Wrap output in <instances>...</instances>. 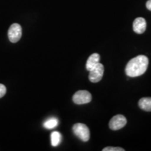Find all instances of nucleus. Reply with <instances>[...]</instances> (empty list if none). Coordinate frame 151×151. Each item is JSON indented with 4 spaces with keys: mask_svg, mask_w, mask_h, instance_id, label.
Listing matches in <instances>:
<instances>
[{
    "mask_svg": "<svg viewBox=\"0 0 151 151\" xmlns=\"http://www.w3.org/2000/svg\"><path fill=\"white\" fill-rule=\"evenodd\" d=\"M148 59L145 55H138L129 60L125 67V73L129 77H137L146 72L148 67Z\"/></svg>",
    "mask_w": 151,
    "mask_h": 151,
    "instance_id": "obj_1",
    "label": "nucleus"
},
{
    "mask_svg": "<svg viewBox=\"0 0 151 151\" xmlns=\"http://www.w3.org/2000/svg\"><path fill=\"white\" fill-rule=\"evenodd\" d=\"M72 129L73 134L81 141L84 142L89 141L90 137V129L86 124L76 123L73 126Z\"/></svg>",
    "mask_w": 151,
    "mask_h": 151,
    "instance_id": "obj_2",
    "label": "nucleus"
},
{
    "mask_svg": "<svg viewBox=\"0 0 151 151\" xmlns=\"http://www.w3.org/2000/svg\"><path fill=\"white\" fill-rule=\"evenodd\" d=\"M92 101V95L87 90H79L73 96V101L76 104H85Z\"/></svg>",
    "mask_w": 151,
    "mask_h": 151,
    "instance_id": "obj_3",
    "label": "nucleus"
},
{
    "mask_svg": "<svg viewBox=\"0 0 151 151\" xmlns=\"http://www.w3.org/2000/svg\"><path fill=\"white\" fill-rule=\"evenodd\" d=\"M22 37V27L18 23L12 24L8 31V37L9 41L12 43H16Z\"/></svg>",
    "mask_w": 151,
    "mask_h": 151,
    "instance_id": "obj_4",
    "label": "nucleus"
},
{
    "mask_svg": "<svg viewBox=\"0 0 151 151\" xmlns=\"http://www.w3.org/2000/svg\"><path fill=\"white\" fill-rule=\"evenodd\" d=\"M89 71V80L92 83H98L102 79L104 68L102 64L98 63Z\"/></svg>",
    "mask_w": 151,
    "mask_h": 151,
    "instance_id": "obj_5",
    "label": "nucleus"
},
{
    "mask_svg": "<svg viewBox=\"0 0 151 151\" xmlns=\"http://www.w3.org/2000/svg\"><path fill=\"white\" fill-rule=\"evenodd\" d=\"M127 124V119L122 115L118 114L113 116L109 122V127L111 129L118 130L122 129Z\"/></svg>",
    "mask_w": 151,
    "mask_h": 151,
    "instance_id": "obj_6",
    "label": "nucleus"
},
{
    "mask_svg": "<svg viewBox=\"0 0 151 151\" xmlns=\"http://www.w3.org/2000/svg\"><path fill=\"white\" fill-rule=\"evenodd\" d=\"M133 29L137 34H143L146 29V21L143 18H137L133 22Z\"/></svg>",
    "mask_w": 151,
    "mask_h": 151,
    "instance_id": "obj_7",
    "label": "nucleus"
},
{
    "mask_svg": "<svg viewBox=\"0 0 151 151\" xmlns=\"http://www.w3.org/2000/svg\"><path fill=\"white\" fill-rule=\"evenodd\" d=\"M100 55L98 53H93L91 55L86 62V69L88 71H90L95 67L98 63H99Z\"/></svg>",
    "mask_w": 151,
    "mask_h": 151,
    "instance_id": "obj_8",
    "label": "nucleus"
},
{
    "mask_svg": "<svg viewBox=\"0 0 151 151\" xmlns=\"http://www.w3.org/2000/svg\"><path fill=\"white\" fill-rule=\"evenodd\" d=\"M140 109L146 111H151V97H143L139 100Z\"/></svg>",
    "mask_w": 151,
    "mask_h": 151,
    "instance_id": "obj_9",
    "label": "nucleus"
},
{
    "mask_svg": "<svg viewBox=\"0 0 151 151\" xmlns=\"http://www.w3.org/2000/svg\"><path fill=\"white\" fill-rule=\"evenodd\" d=\"M50 139H51V145L52 146L56 147L60 144L62 141V135L59 132H52L51 135H50Z\"/></svg>",
    "mask_w": 151,
    "mask_h": 151,
    "instance_id": "obj_10",
    "label": "nucleus"
},
{
    "mask_svg": "<svg viewBox=\"0 0 151 151\" xmlns=\"http://www.w3.org/2000/svg\"><path fill=\"white\" fill-rule=\"evenodd\" d=\"M58 124V120L55 118H50L43 123V127L48 129H52L56 127Z\"/></svg>",
    "mask_w": 151,
    "mask_h": 151,
    "instance_id": "obj_11",
    "label": "nucleus"
},
{
    "mask_svg": "<svg viewBox=\"0 0 151 151\" xmlns=\"http://www.w3.org/2000/svg\"><path fill=\"white\" fill-rule=\"evenodd\" d=\"M124 149L120 147H106L103 149V151H124Z\"/></svg>",
    "mask_w": 151,
    "mask_h": 151,
    "instance_id": "obj_12",
    "label": "nucleus"
},
{
    "mask_svg": "<svg viewBox=\"0 0 151 151\" xmlns=\"http://www.w3.org/2000/svg\"><path fill=\"white\" fill-rule=\"evenodd\" d=\"M6 93V88L4 85L0 83V98L3 97Z\"/></svg>",
    "mask_w": 151,
    "mask_h": 151,
    "instance_id": "obj_13",
    "label": "nucleus"
},
{
    "mask_svg": "<svg viewBox=\"0 0 151 151\" xmlns=\"http://www.w3.org/2000/svg\"><path fill=\"white\" fill-rule=\"evenodd\" d=\"M146 7L149 11H151V0H148L146 2Z\"/></svg>",
    "mask_w": 151,
    "mask_h": 151,
    "instance_id": "obj_14",
    "label": "nucleus"
}]
</instances>
